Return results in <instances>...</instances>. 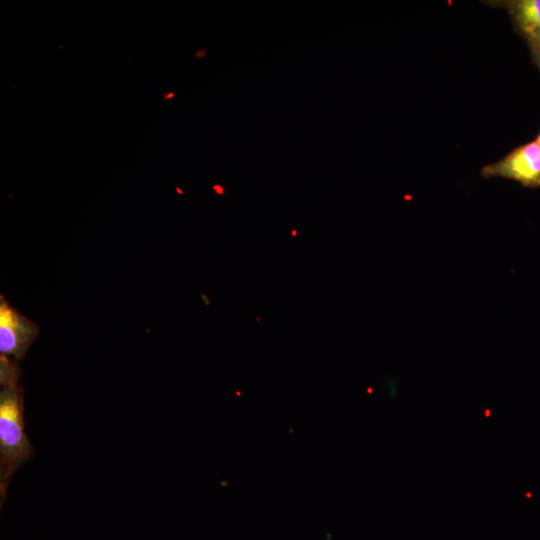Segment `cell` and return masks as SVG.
<instances>
[{
    "label": "cell",
    "mask_w": 540,
    "mask_h": 540,
    "mask_svg": "<svg viewBox=\"0 0 540 540\" xmlns=\"http://www.w3.org/2000/svg\"><path fill=\"white\" fill-rule=\"evenodd\" d=\"M18 361L0 357V497L5 502L6 490L15 471L33 454L24 430L23 389L19 384Z\"/></svg>",
    "instance_id": "obj_1"
},
{
    "label": "cell",
    "mask_w": 540,
    "mask_h": 540,
    "mask_svg": "<svg viewBox=\"0 0 540 540\" xmlns=\"http://www.w3.org/2000/svg\"><path fill=\"white\" fill-rule=\"evenodd\" d=\"M481 175L518 182L526 188H540V146L534 140L514 148L500 160L483 166Z\"/></svg>",
    "instance_id": "obj_2"
},
{
    "label": "cell",
    "mask_w": 540,
    "mask_h": 540,
    "mask_svg": "<svg viewBox=\"0 0 540 540\" xmlns=\"http://www.w3.org/2000/svg\"><path fill=\"white\" fill-rule=\"evenodd\" d=\"M39 333L38 325L0 296V353L21 361Z\"/></svg>",
    "instance_id": "obj_3"
},
{
    "label": "cell",
    "mask_w": 540,
    "mask_h": 540,
    "mask_svg": "<svg viewBox=\"0 0 540 540\" xmlns=\"http://www.w3.org/2000/svg\"><path fill=\"white\" fill-rule=\"evenodd\" d=\"M494 5L507 10L515 31L529 50L540 49V0L496 1Z\"/></svg>",
    "instance_id": "obj_4"
},
{
    "label": "cell",
    "mask_w": 540,
    "mask_h": 540,
    "mask_svg": "<svg viewBox=\"0 0 540 540\" xmlns=\"http://www.w3.org/2000/svg\"><path fill=\"white\" fill-rule=\"evenodd\" d=\"M531 58L536 67L540 70V49L530 50Z\"/></svg>",
    "instance_id": "obj_5"
},
{
    "label": "cell",
    "mask_w": 540,
    "mask_h": 540,
    "mask_svg": "<svg viewBox=\"0 0 540 540\" xmlns=\"http://www.w3.org/2000/svg\"><path fill=\"white\" fill-rule=\"evenodd\" d=\"M206 54V50L205 49H202V50H199L196 52V56L198 57H204Z\"/></svg>",
    "instance_id": "obj_6"
},
{
    "label": "cell",
    "mask_w": 540,
    "mask_h": 540,
    "mask_svg": "<svg viewBox=\"0 0 540 540\" xmlns=\"http://www.w3.org/2000/svg\"><path fill=\"white\" fill-rule=\"evenodd\" d=\"M174 96V94L172 92L168 93L167 95L164 96V99L165 100H168L170 98H172Z\"/></svg>",
    "instance_id": "obj_7"
},
{
    "label": "cell",
    "mask_w": 540,
    "mask_h": 540,
    "mask_svg": "<svg viewBox=\"0 0 540 540\" xmlns=\"http://www.w3.org/2000/svg\"><path fill=\"white\" fill-rule=\"evenodd\" d=\"M214 188H215L219 193L222 194L223 191H222V187H221V186H218V185H217V186H215Z\"/></svg>",
    "instance_id": "obj_8"
},
{
    "label": "cell",
    "mask_w": 540,
    "mask_h": 540,
    "mask_svg": "<svg viewBox=\"0 0 540 540\" xmlns=\"http://www.w3.org/2000/svg\"><path fill=\"white\" fill-rule=\"evenodd\" d=\"M535 141H536V142L539 144V146H540V132H539L538 136L536 137Z\"/></svg>",
    "instance_id": "obj_9"
}]
</instances>
